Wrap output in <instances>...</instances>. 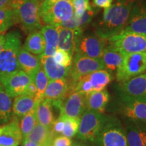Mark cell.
I'll return each instance as SVG.
<instances>
[{
    "mask_svg": "<svg viewBox=\"0 0 146 146\" xmlns=\"http://www.w3.org/2000/svg\"><path fill=\"white\" fill-rule=\"evenodd\" d=\"M134 3L133 0H116L104 9L102 17L94 23V33L108 39L123 31Z\"/></svg>",
    "mask_w": 146,
    "mask_h": 146,
    "instance_id": "obj_1",
    "label": "cell"
},
{
    "mask_svg": "<svg viewBox=\"0 0 146 146\" xmlns=\"http://www.w3.org/2000/svg\"><path fill=\"white\" fill-rule=\"evenodd\" d=\"M16 23L25 33L38 31L43 26L40 17V0H14L12 5Z\"/></svg>",
    "mask_w": 146,
    "mask_h": 146,
    "instance_id": "obj_2",
    "label": "cell"
},
{
    "mask_svg": "<svg viewBox=\"0 0 146 146\" xmlns=\"http://www.w3.org/2000/svg\"><path fill=\"white\" fill-rule=\"evenodd\" d=\"M5 36L4 46L0 52V81L21 70L18 62V54L22 47L21 34L12 31Z\"/></svg>",
    "mask_w": 146,
    "mask_h": 146,
    "instance_id": "obj_3",
    "label": "cell"
},
{
    "mask_svg": "<svg viewBox=\"0 0 146 146\" xmlns=\"http://www.w3.org/2000/svg\"><path fill=\"white\" fill-rule=\"evenodd\" d=\"M94 142L96 146H129L124 126L116 117H106Z\"/></svg>",
    "mask_w": 146,
    "mask_h": 146,
    "instance_id": "obj_4",
    "label": "cell"
},
{
    "mask_svg": "<svg viewBox=\"0 0 146 146\" xmlns=\"http://www.w3.org/2000/svg\"><path fill=\"white\" fill-rule=\"evenodd\" d=\"M39 14L45 25L58 27L72 18L74 8L71 0H58L49 5H40Z\"/></svg>",
    "mask_w": 146,
    "mask_h": 146,
    "instance_id": "obj_5",
    "label": "cell"
},
{
    "mask_svg": "<svg viewBox=\"0 0 146 146\" xmlns=\"http://www.w3.org/2000/svg\"><path fill=\"white\" fill-rule=\"evenodd\" d=\"M107 48L123 56L146 50V34L119 33L107 39Z\"/></svg>",
    "mask_w": 146,
    "mask_h": 146,
    "instance_id": "obj_6",
    "label": "cell"
},
{
    "mask_svg": "<svg viewBox=\"0 0 146 146\" xmlns=\"http://www.w3.org/2000/svg\"><path fill=\"white\" fill-rule=\"evenodd\" d=\"M146 72V50L124 56L123 63L116 70L118 83H123Z\"/></svg>",
    "mask_w": 146,
    "mask_h": 146,
    "instance_id": "obj_7",
    "label": "cell"
},
{
    "mask_svg": "<svg viewBox=\"0 0 146 146\" xmlns=\"http://www.w3.org/2000/svg\"><path fill=\"white\" fill-rule=\"evenodd\" d=\"M74 54L75 56L68 76L70 84V93L73 87L80 78L95 71L106 68L102 58H92L77 53Z\"/></svg>",
    "mask_w": 146,
    "mask_h": 146,
    "instance_id": "obj_8",
    "label": "cell"
},
{
    "mask_svg": "<svg viewBox=\"0 0 146 146\" xmlns=\"http://www.w3.org/2000/svg\"><path fill=\"white\" fill-rule=\"evenodd\" d=\"M103 114L87 109L80 118V124L76 134L78 139L83 141H94L104 122Z\"/></svg>",
    "mask_w": 146,
    "mask_h": 146,
    "instance_id": "obj_9",
    "label": "cell"
},
{
    "mask_svg": "<svg viewBox=\"0 0 146 146\" xmlns=\"http://www.w3.org/2000/svg\"><path fill=\"white\" fill-rule=\"evenodd\" d=\"M107 45V40L96 34H84L78 36L75 52L92 58H101Z\"/></svg>",
    "mask_w": 146,
    "mask_h": 146,
    "instance_id": "obj_10",
    "label": "cell"
},
{
    "mask_svg": "<svg viewBox=\"0 0 146 146\" xmlns=\"http://www.w3.org/2000/svg\"><path fill=\"white\" fill-rule=\"evenodd\" d=\"M126 33L146 34V3L137 1L133 3L127 24L120 33Z\"/></svg>",
    "mask_w": 146,
    "mask_h": 146,
    "instance_id": "obj_11",
    "label": "cell"
},
{
    "mask_svg": "<svg viewBox=\"0 0 146 146\" xmlns=\"http://www.w3.org/2000/svg\"><path fill=\"white\" fill-rule=\"evenodd\" d=\"M33 80L26 72L19 70L8 77L3 78L0 81L7 93L12 97H16L25 94L29 85L32 83Z\"/></svg>",
    "mask_w": 146,
    "mask_h": 146,
    "instance_id": "obj_12",
    "label": "cell"
},
{
    "mask_svg": "<svg viewBox=\"0 0 146 146\" xmlns=\"http://www.w3.org/2000/svg\"><path fill=\"white\" fill-rule=\"evenodd\" d=\"M120 96L146 102L145 74L135 76L128 81L118 84Z\"/></svg>",
    "mask_w": 146,
    "mask_h": 146,
    "instance_id": "obj_13",
    "label": "cell"
},
{
    "mask_svg": "<svg viewBox=\"0 0 146 146\" xmlns=\"http://www.w3.org/2000/svg\"><path fill=\"white\" fill-rule=\"evenodd\" d=\"M87 109L86 95L78 92H72L64 102L60 114L68 118H81L82 114Z\"/></svg>",
    "mask_w": 146,
    "mask_h": 146,
    "instance_id": "obj_14",
    "label": "cell"
},
{
    "mask_svg": "<svg viewBox=\"0 0 146 146\" xmlns=\"http://www.w3.org/2000/svg\"><path fill=\"white\" fill-rule=\"evenodd\" d=\"M124 128L129 146H146V123L127 118Z\"/></svg>",
    "mask_w": 146,
    "mask_h": 146,
    "instance_id": "obj_15",
    "label": "cell"
},
{
    "mask_svg": "<svg viewBox=\"0 0 146 146\" xmlns=\"http://www.w3.org/2000/svg\"><path fill=\"white\" fill-rule=\"evenodd\" d=\"M23 140L18 118L13 116L10 122L0 125V146H19Z\"/></svg>",
    "mask_w": 146,
    "mask_h": 146,
    "instance_id": "obj_16",
    "label": "cell"
},
{
    "mask_svg": "<svg viewBox=\"0 0 146 146\" xmlns=\"http://www.w3.org/2000/svg\"><path fill=\"white\" fill-rule=\"evenodd\" d=\"M120 108L124 116L146 123V102L120 96Z\"/></svg>",
    "mask_w": 146,
    "mask_h": 146,
    "instance_id": "obj_17",
    "label": "cell"
},
{
    "mask_svg": "<svg viewBox=\"0 0 146 146\" xmlns=\"http://www.w3.org/2000/svg\"><path fill=\"white\" fill-rule=\"evenodd\" d=\"M58 50L67 52L71 56L75 52L76 43L78 36L83 31L78 29H72L58 26Z\"/></svg>",
    "mask_w": 146,
    "mask_h": 146,
    "instance_id": "obj_18",
    "label": "cell"
},
{
    "mask_svg": "<svg viewBox=\"0 0 146 146\" xmlns=\"http://www.w3.org/2000/svg\"><path fill=\"white\" fill-rule=\"evenodd\" d=\"M18 62L21 70L26 72L33 81L35 76L41 68L39 56L31 54L21 47L18 54Z\"/></svg>",
    "mask_w": 146,
    "mask_h": 146,
    "instance_id": "obj_19",
    "label": "cell"
},
{
    "mask_svg": "<svg viewBox=\"0 0 146 146\" xmlns=\"http://www.w3.org/2000/svg\"><path fill=\"white\" fill-rule=\"evenodd\" d=\"M70 94V84L68 78L50 81L45 89L44 98L54 101H64Z\"/></svg>",
    "mask_w": 146,
    "mask_h": 146,
    "instance_id": "obj_20",
    "label": "cell"
},
{
    "mask_svg": "<svg viewBox=\"0 0 146 146\" xmlns=\"http://www.w3.org/2000/svg\"><path fill=\"white\" fill-rule=\"evenodd\" d=\"M41 68L44 70L50 81L68 78L71 67H65L55 62L52 56H39Z\"/></svg>",
    "mask_w": 146,
    "mask_h": 146,
    "instance_id": "obj_21",
    "label": "cell"
},
{
    "mask_svg": "<svg viewBox=\"0 0 146 146\" xmlns=\"http://www.w3.org/2000/svg\"><path fill=\"white\" fill-rule=\"evenodd\" d=\"M39 102L35 97L30 95L23 94L16 97L12 104L13 116L18 118H22L35 108Z\"/></svg>",
    "mask_w": 146,
    "mask_h": 146,
    "instance_id": "obj_22",
    "label": "cell"
},
{
    "mask_svg": "<svg viewBox=\"0 0 146 146\" xmlns=\"http://www.w3.org/2000/svg\"><path fill=\"white\" fill-rule=\"evenodd\" d=\"M52 101L44 98L38 103L36 107V116L37 123L45 127L52 128L56 120L53 112Z\"/></svg>",
    "mask_w": 146,
    "mask_h": 146,
    "instance_id": "obj_23",
    "label": "cell"
},
{
    "mask_svg": "<svg viewBox=\"0 0 146 146\" xmlns=\"http://www.w3.org/2000/svg\"><path fill=\"white\" fill-rule=\"evenodd\" d=\"M56 134L52 128H49L37 123L31 133L26 139L43 146H52Z\"/></svg>",
    "mask_w": 146,
    "mask_h": 146,
    "instance_id": "obj_24",
    "label": "cell"
},
{
    "mask_svg": "<svg viewBox=\"0 0 146 146\" xmlns=\"http://www.w3.org/2000/svg\"><path fill=\"white\" fill-rule=\"evenodd\" d=\"M110 96L106 89L94 91L86 96L87 109L104 114L109 102Z\"/></svg>",
    "mask_w": 146,
    "mask_h": 146,
    "instance_id": "obj_25",
    "label": "cell"
},
{
    "mask_svg": "<svg viewBox=\"0 0 146 146\" xmlns=\"http://www.w3.org/2000/svg\"><path fill=\"white\" fill-rule=\"evenodd\" d=\"M40 31L44 36L45 42V51L40 56H53L58 50V31L57 27L43 25Z\"/></svg>",
    "mask_w": 146,
    "mask_h": 146,
    "instance_id": "obj_26",
    "label": "cell"
},
{
    "mask_svg": "<svg viewBox=\"0 0 146 146\" xmlns=\"http://www.w3.org/2000/svg\"><path fill=\"white\" fill-rule=\"evenodd\" d=\"M97 12L98 11L96 10V8L92 5L83 15L81 16L73 15L70 21L62 24L60 27L72 29H78L81 31H84V30L88 27V25L92 21L93 18L97 14Z\"/></svg>",
    "mask_w": 146,
    "mask_h": 146,
    "instance_id": "obj_27",
    "label": "cell"
},
{
    "mask_svg": "<svg viewBox=\"0 0 146 146\" xmlns=\"http://www.w3.org/2000/svg\"><path fill=\"white\" fill-rule=\"evenodd\" d=\"M23 47L33 54L41 56L45 48V39L42 33L38 31L29 34Z\"/></svg>",
    "mask_w": 146,
    "mask_h": 146,
    "instance_id": "obj_28",
    "label": "cell"
},
{
    "mask_svg": "<svg viewBox=\"0 0 146 146\" xmlns=\"http://www.w3.org/2000/svg\"><path fill=\"white\" fill-rule=\"evenodd\" d=\"M12 98L0 83V125L10 122L13 117Z\"/></svg>",
    "mask_w": 146,
    "mask_h": 146,
    "instance_id": "obj_29",
    "label": "cell"
},
{
    "mask_svg": "<svg viewBox=\"0 0 146 146\" xmlns=\"http://www.w3.org/2000/svg\"><path fill=\"white\" fill-rule=\"evenodd\" d=\"M92 85L93 92L105 89L106 87L112 81V76L109 71L104 69L95 71L85 75Z\"/></svg>",
    "mask_w": 146,
    "mask_h": 146,
    "instance_id": "obj_30",
    "label": "cell"
},
{
    "mask_svg": "<svg viewBox=\"0 0 146 146\" xmlns=\"http://www.w3.org/2000/svg\"><path fill=\"white\" fill-rule=\"evenodd\" d=\"M101 58L104 63L105 67L110 71H114L117 70L123 63L124 56L119 52L110 50L106 47Z\"/></svg>",
    "mask_w": 146,
    "mask_h": 146,
    "instance_id": "obj_31",
    "label": "cell"
},
{
    "mask_svg": "<svg viewBox=\"0 0 146 146\" xmlns=\"http://www.w3.org/2000/svg\"><path fill=\"white\" fill-rule=\"evenodd\" d=\"M37 123L35 108L21 118L20 127H21L23 139H26L29 135Z\"/></svg>",
    "mask_w": 146,
    "mask_h": 146,
    "instance_id": "obj_32",
    "label": "cell"
},
{
    "mask_svg": "<svg viewBox=\"0 0 146 146\" xmlns=\"http://www.w3.org/2000/svg\"><path fill=\"white\" fill-rule=\"evenodd\" d=\"M49 81H50V79L47 77L43 68H41L36 73L33 79V82L36 89L35 98L39 102H41L42 100L44 99L45 91Z\"/></svg>",
    "mask_w": 146,
    "mask_h": 146,
    "instance_id": "obj_33",
    "label": "cell"
},
{
    "mask_svg": "<svg viewBox=\"0 0 146 146\" xmlns=\"http://www.w3.org/2000/svg\"><path fill=\"white\" fill-rule=\"evenodd\" d=\"M14 24H16V18L14 10L0 8V33L6 32Z\"/></svg>",
    "mask_w": 146,
    "mask_h": 146,
    "instance_id": "obj_34",
    "label": "cell"
},
{
    "mask_svg": "<svg viewBox=\"0 0 146 146\" xmlns=\"http://www.w3.org/2000/svg\"><path fill=\"white\" fill-rule=\"evenodd\" d=\"M80 124V118H68L66 116L64 128L62 135L71 139L77 134Z\"/></svg>",
    "mask_w": 146,
    "mask_h": 146,
    "instance_id": "obj_35",
    "label": "cell"
},
{
    "mask_svg": "<svg viewBox=\"0 0 146 146\" xmlns=\"http://www.w3.org/2000/svg\"><path fill=\"white\" fill-rule=\"evenodd\" d=\"M52 57L55 62L58 64L65 67L72 66V56L64 51L58 49Z\"/></svg>",
    "mask_w": 146,
    "mask_h": 146,
    "instance_id": "obj_36",
    "label": "cell"
},
{
    "mask_svg": "<svg viewBox=\"0 0 146 146\" xmlns=\"http://www.w3.org/2000/svg\"><path fill=\"white\" fill-rule=\"evenodd\" d=\"M73 8H74V15L81 16L91 7L89 0H71Z\"/></svg>",
    "mask_w": 146,
    "mask_h": 146,
    "instance_id": "obj_37",
    "label": "cell"
},
{
    "mask_svg": "<svg viewBox=\"0 0 146 146\" xmlns=\"http://www.w3.org/2000/svg\"><path fill=\"white\" fill-rule=\"evenodd\" d=\"M65 118L64 115L60 114L59 117L58 119H56L54 121V124L52 125V131L56 135L62 134V133L64 128V123H65Z\"/></svg>",
    "mask_w": 146,
    "mask_h": 146,
    "instance_id": "obj_38",
    "label": "cell"
},
{
    "mask_svg": "<svg viewBox=\"0 0 146 146\" xmlns=\"http://www.w3.org/2000/svg\"><path fill=\"white\" fill-rule=\"evenodd\" d=\"M72 142L70 138L63 135L56 137L53 141L52 146H72Z\"/></svg>",
    "mask_w": 146,
    "mask_h": 146,
    "instance_id": "obj_39",
    "label": "cell"
},
{
    "mask_svg": "<svg viewBox=\"0 0 146 146\" xmlns=\"http://www.w3.org/2000/svg\"><path fill=\"white\" fill-rule=\"evenodd\" d=\"M114 1V0H93V5L96 8L106 9L112 4Z\"/></svg>",
    "mask_w": 146,
    "mask_h": 146,
    "instance_id": "obj_40",
    "label": "cell"
},
{
    "mask_svg": "<svg viewBox=\"0 0 146 146\" xmlns=\"http://www.w3.org/2000/svg\"><path fill=\"white\" fill-rule=\"evenodd\" d=\"M14 0H0V8L12 9Z\"/></svg>",
    "mask_w": 146,
    "mask_h": 146,
    "instance_id": "obj_41",
    "label": "cell"
},
{
    "mask_svg": "<svg viewBox=\"0 0 146 146\" xmlns=\"http://www.w3.org/2000/svg\"><path fill=\"white\" fill-rule=\"evenodd\" d=\"M22 142H23V146H43L39 143H35V142L30 141V140L27 139H23Z\"/></svg>",
    "mask_w": 146,
    "mask_h": 146,
    "instance_id": "obj_42",
    "label": "cell"
},
{
    "mask_svg": "<svg viewBox=\"0 0 146 146\" xmlns=\"http://www.w3.org/2000/svg\"><path fill=\"white\" fill-rule=\"evenodd\" d=\"M5 41V36L3 34L0 33V52L2 50L3 46H4Z\"/></svg>",
    "mask_w": 146,
    "mask_h": 146,
    "instance_id": "obj_43",
    "label": "cell"
},
{
    "mask_svg": "<svg viewBox=\"0 0 146 146\" xmlns=\"http://www.w3.org/2000/svg\"><path fill=\"white\" fill-rule=\"evenodd\" d=\"M58 0H40V5H46L51 4V3L55 2Z\"/></svg>",
    "mask_w": 146,
    "mask_h": 146,
    "instance_id": "obj_44",
    "label": "cell"
},
{
    "mask_svg": "<svg viewBox=\"0 0 146 146\" xmlns=\"http://www.w3.org/2000/svg\"><path fill=\"white\" fill-rule=\"evenodd\" d=\"M72 146H84V145H81V144H80V143H75L73 144V145H72Z\"/></svg>",
    "mask_w": 146,
    "mask_h": 146,
    "instance_id": "obj_45",
    "label": "cell"
},
{
    "mask_svg": "<svg viewBox=\"0 0 146 146\" xmlns=\"http://www.w3.org/2000/svg\"><path fill=\"white\" fill-rule=\"evenodd\" d=\"M145 75H146V72H145Z\"/></svg>",
    "mask_w": 146,
    "mask_h": 146,
    "instance_id": "obj_46",
    "label": "cell"
}]
</instances>
